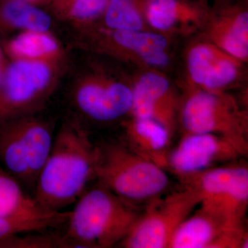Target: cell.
I'll return each instance as SVG.
<instances>
[{"instance_id":"5bb4252c","label":"cell","mask_w":248,"mask_h":248,"mask_svg":"<svg viewBox=\"0 0 248 248\" xmlns=\"http://www.w3.org/2000/svg\"><path fill=\"white\" fill-rule=\"evenodd\" d=\"M124 141L132 151L167 170L172 134L154 120L135 118L123 124Z\"/></svg>"},{"instance_id":"44dd1931","label":"cell","mask_w":248,"mask_h":248,"mask_svg":"<svg viewBox=\"0 0 248 248\" xmlns=\"http://www.w3.org/2000/svg\"><path fill=\"white\" fill-rule=\"evenodd\" d=\"M101 19L111 30L140 31L144 27L136 0H108Z\"/></svg>"},{"instance_id":"277c9868","label":"cell","mask_w":248,"mask_h":248,"mask_svg":"<svg viewBox=\"0 0 248 248\" xmlns=\"http://www.w3.org/2000/svg\"><path fill=\"white\" fill-rule=\"evenodd\" d=\"M66 64L10 60L0 85V125L45 108Z\"/></svg>"},{"instance_id":"8992f818","label":"cell","mask_w":248,"mask_h":248,"mask_svg":"<svg viewBox=\"0 0 248 248\" xmlns=\"http://www.w3.org/2000/svg\"><path fill=\"white\" fill-rule=\"evenodd\" d=\"M200 202L198 194L184 186L180 190L152 201L120 246L127 248H169L173 234Z\"/></svg>"},{"instance_id":"3957f363","label":"cell","mask_w":248,"mask_h":248,"mask_svg":"<svg viewBox=\"0 0 248 248\" xmlns=\"http://www.w3.org/2000/svg\"><path fill=\"white\" fill-rule=\"evenodd\" d=\"M97 147L95 178L122 200L134 205L148 204L169 187L166 170L137 154L124 142Z\"/></svg>"},{"instance_id":"d6986e66","label":"cell","mask_w":248,"mask_h":248,"mask_svg":"<svg viewBox=\"0 0 248 248\" xmlns=\"http://www.w3.org/2000/svg\"><path fill=\"white\" fill-rule=\"evenodd\" d=\"M68 213L47 211L26 195L19 183L0 169V217L66 221Z\"/></svg>"},{"instance_id":"4fadbf2b","label":"cell","mask_w":248,"mask_h":248,"mask_svg":"<svg viewBox=\"0 0 248 248\" xmlns=\"http://www.w3.org/2000/svg\"><path fill=\"white\" fill-rule=\"evenodd\" d=\"M240 62L210 42L193 46L187 55L190 79L206 91H221L234 82L239 76Z\"/></svg>"},{"instance_id":"484cf974","label":"cell","mask_w":248,"mask_h":248,"mask_svg":"<svg viewBox=\"0 0 248 248\" xmlns=\"http://www.w3.org/2000/svg\"><path fill=\"white\" fill-rule=\"evenodd\" d=\"M28 2L35 4L36 6L44 7V6H48L50 0H25Z\"/></svg>"},{"instance_id":"ba28073f","label":"cell","mask_w":248,"mask_h":248,"mask_svg":"<svg viewBox=\"0 0 248 248\" xmlns=\"http://www.w3.org/2000/svg\"><path fill=\"white\" fill-rule=\"evenodd\" d=\"M75 107L96 122H109L130 114L131 87L97 72H88L77 79L72 91Z\"/></svg>"},{"instance_id":"52a82bcc","label":"cell","mask_w":248,"mask_h":248,"mask_svg":"<svg viewBox=\"0 0 248 248\" xmlns=\"http://www.w3.org/2000/svg\"><path fill=\"white\" fill-rule=\"evenodd\" d=\"M200 197V206L234 224H244L248 205V169L246 165L218 166L180 179Z\"/></svg>"},{"instance_id":"5b68a950","label":"cell","mask_w":248,"mask_h":248,"mask_svg":"<svg viewBox=\"0 0 248 248\" xmlns=\"http://www.w3.org/2000/svg\"><path fill=\"white\" fill-rule=\"evenodd\" d=\"M180 120L184 133H208L231 141L241 154L248 152V117L234 98L222 91L199 89L182 104Z\"/></svg>"},{"instance_id":"e0dca14e","label":"cell","mask_w":248,"mask_h":248,"mask_svg":"<svg viewBox=\"0 0 248 248\" xmlns=\"http://www.w3.org/2000/svg\"><path fill=\"white\" fill-rule=\"evenodd\" d=\"M143 19L159 31L197 22L205 11L203 5L187 0H136Z\"/></svg>"},{"instance_id":"cb8c5ba5","label":"cell","mask_w":248,"mask_h":248,"mask_svg":"<svg viewBox=\"0 0 248 248\" xmlns=\"http://www.w3.org/2000/svg\"><path fill=\"white\" fill-rule=\"evenodd\" d=\"M140 59L146 64L154 67L166 66L169 64V56L166 50L145 54Z\"/></svg>"},{"instance_id":"d4e9b609","label":"cell","mask_w":248,"mask_h":248,"mask_svg":"<svg viewBox=\"0 0 248 248\" xmlns=\"http://www.w3.org/2000/svg\"><path fill=\"white\" fill-rule=\"evenodd\" d=\"M10 60L5 53L1 42H0V85L4 79L5 73H6V68L9 65Z\"/></svg>"},{"instance_id":"ffe728a7","label":"cell","mask_w":248,"mask_h":248,"mask_svg":"<svg viewBox=\"0 0 248 248\" xmlns=\"http://www.w3.org/2000/svg\"><path fill=\"white\" fill-rule=\"evenodd\" d=\"M108 0H50L52 14L77 29L93 25L102 17Z\"/></svg>"},{"instance_id":"30bf717a","label":"cell","mask_w":248,"mask_h":248,"mask_svg":"<svg viewBox=\"0 0 248 248\" xmlns=\"http://www.w3.org/2000/svg\"><path fill=\"white\" fill-rule=\"evenodd\" d=\"M244 156L224 138L208 133H184L175 148L170 151L167 170L182 179L231 162Z\"/></svg>"},{"instance_id":"ac0fdd59","label":"cell","mask_w":248,"mask_h":248,"mask_svg":"<svg viewBox=\"0 0 248 248\" xmlns=\"http://www.w3.org/2000/svg\"><path fill=\"white\" fill-rule=\"evenodd\" d=\"M52 26L43 7L25 0H0V42L24 31L51 30Z\"/></svg>"},{"instance_id":"603a6c76","label":"cell","mask_w":248,"mask_h":248,"mask_svg":"<svg viewBox=\"0 0 248 248\" xmlns=\"http://www.w3.org/2000/svg\"><path fill=\"white\" fill-rule=\"evenodd\" d=\"M72 248L65 235L53 234H20L10 236L0 242V248Z\"/></svg>"},{"instance_id":"7c38bea8","label":"cell","mask_w":248,"mask_h":248,"mask_svg":"<svg viewBox=\"0 0 248 248\" xmlns=\"http://www.w3.org/2000/svg\"><path fill=\"white\" fill-rule=\"evenodd\" d=\"M132 89L130 114L135 118L154 120L174 133L179 101L169 80L159 73L142 75Z\"/></svg>"},{"instance_id":"8fae6325","label":"cell","mask_w":248,"mask_h":248,"mask_svg":"<svg viewBox=\"0 0 248 248\" xmlns=\"http://www.w3.org/2000/svg\"><path fill=\"white\" fill-rule=\"evenodd\" d=\"M0 161L18 182L34 190L42 168L40 152L22 117L0 125Z\"/></svg>"},{"instance_id":"7402d4cb","label":"cell","mask_w":248,"mask_h":248,"mask_svg":"<svg viewBox=\"0 0 248 248\" xmlns=\"http://www.w3.org/2000/svg\"><path fill=\"white\" fill-rule=\"evenodd\" d=\"M64 223L60 220L0 217V242L14 235L40 231Z\"/></svg>"},{"instance_id":"9c48e42d","label":"cell","mask_w":248,"mask_h":248,"mask_svg":"<svg viewBox=\"0 0 248 248\" xmlns=\"http://www.w3.org/2000/svg\"><path fill=\"white\" fill-rule=\"evenodd\" d=\"M177 228L169 248H247L245 225L234 224L200 206Z\"/></svg>"},{"instance_id":"9a60e30c","label":"cell","mask_w":248,"mask_h":248,"mask_svg":"<svg viewBox=\"0 0 248 248\" xmlns=\"http://www.w3.org/2000/svg\"><path fill=\"white\" fill-rule=\"evenodd\" d=\"M1 44L9 60L66 64L64 47L51 30L24 31Z\"/></svg>"},{"instance_id":"7a4b0ae2","label":"cell","mask_w":248,"mask_h":248,"mask_svg":"<svg viewBox=\"0 0 248 248\" xmlns=\"http://www.w3.org/2000/svg\"><path fill=\"white\" fill-rule=\"evenodd\" d=\"M69 212L65 236L73 248H109L120 244L141 213L98 182L85 191Z\"/></svg>"},{"instance_id":"2e32d148","label":"cell","mask_w":248,"mask_h":248,"mask_svg":"<svg viewBox=\"0 0 248 248\" xmlns=\"http://www.w3.org/2000/svg\"><path fill=\"white\" fill-rule=\"evenodd\" d=\"M210 29L212 43L239 61L248 58V13L241 5L230 6Z\"/></svg>"},{"instance_id":"6da1fadb","label":"cell","mask_w":248,"mask_h":248,"mask_svg":"<svg viewBox=\"0 0 248 248\" xmlns=\"http://www.w3.org/2000/svg\"><path fill=\"white\" fill-rule=\"evenodd\" d=\"M98 147L78 122L66 121L54 137L53 146L34 187V200L58 213L76 203L95 178Z\"/></svg>"}]
</instances>
